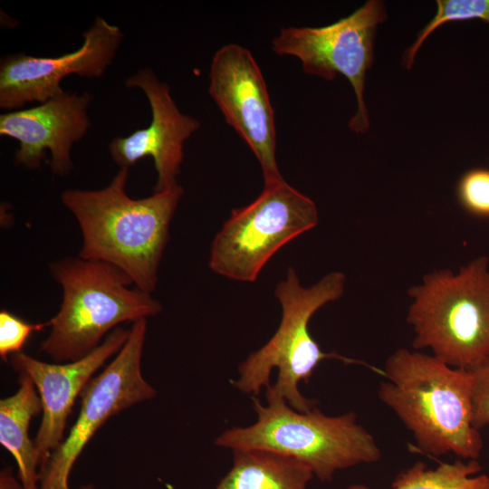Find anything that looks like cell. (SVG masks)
<instances>
[{
    "instance_id": "obj_1",
    "label": "cell",
    "mask_w": 489,
    "mask_h": 489,
    "mask_svg": "<svg viewBox=\"0 0 489 489\" xmlns=\"http://www.w3.org/2000/svg\"><path fill=\"white\" fill-rule=\"evenodd\" d=\"M129 169L120 168L98 190L71 188L62 204L77 220L82 237L79 257L100 261L123 272L135 287L151 293L169 239V226L184 189L134 199L126 192Z\"/></svg>"
},
{
    "instance_id": "obj_2",
    "label": "cell",
    "mask_w": 489,
    "mask_h": 489,
    "mask_svg": "<svg viewBox=\"0 0 489 489\" xmlns=\"http://www.w3.org/2000/svg\"><path fill=\"white\" fill-rule=\"evenodd\" d=\"M378 391L409 429L418 450L477 460L483 439L473 425L474 375L435 356L400 349L386 361Z\"/></svg>"
},
{
    "instance_id": "obj_3",
    "label": "cell",
    "mask_w": 489,
    "mask_h": 489,
    "mask_svg": "<svg viewBox=\"0 0 489 489\" xmlns=\"http://www.w3.org/2000/svg\"><path fill=\"white\" fill-rule=\"evenodd\" d=\"M62 290L57 313L40 350L54 362L80 360L94 350L118 325L158 314L163 307L151 293L134 286L107 263L67 257L49 266Z\"/></svg>"
},
{
    "instance_id": "obj_4",
    "label": "cell",
    "mask_w": 489,
    "mask_h": 489,
    "mask_svg": "<svg viewBox=\"0 0 489 489\" xmlns=\"http://www.w3.org/2000/svg\"><path fill=\"white\" fill-rule=\"evenodd\" d=\"M268 405L254 398L257 421L246 427L225 430L216 445L236 449L273 451L298 459L321 482L335 473L379 461L381 452L373 436L356 422L353 412L328 417L318 408L302 413L291 408L270 386Z\"/></svg>"
},
{
    "instance_id": "obj_5",
    "label": "cell",
    "mask_w": 489,
    "mask_h": 489,
    "mask_svg": "<svg viewBox=\"0 0 489 489\" xmlns=\"http://www.w3.org/2000/svg\"><path fill=\"white\" fill-rule=\"evenodd\" d=\"M345 279L342 273L334 272L304 287L296 271L289 267L274 292L283 311L279 328L265 345L240 364V377L233 384L242 392L254 396L263 387L270 386L296 411L305 413L314 408L316 401L304 398L299 392L298 383H308L324 359L348 360L323 352L310 333L309 321L320 308L342 295Z\"/></svg>"
},
{
    "instance_id": "obj_6",
    "label": "cell",
    "mask_w": 489,
    "mask_h": 489,
    "mask_svg": "<svg viewBox=\"0 0 489 489\" xmlns=\"http://www.w3.org/2000/svg\"><path fill=\"white\" fill-rule=\"evenodd\" d=\"M408 321L416 349L430 348L448 366L473 371L489 359V268L482 256L454 274L427 275L410 289Z\"/></svg>"
},
{
    "instance_id": "obj_7",
    "label": "cell",
    "mask_w": 489,
    "mask_h": 489,
    "mask_svg": "<svg viewBox=\"0 0 489 489\" xmlns=\"http://www.w3.org/2000/svg\"><path fill=\"white\" fill-rule=\"evenodd\" d=\"M318 209L285 180L264 185L249 205L235 208L211 244L209 267L216 274L254 282L283 245L318 224Z\"/></svg>"
},
{
    "instance_id": "obj_8",
    "label": "cell",
    "mask_w": 489,
    "mask_h": 489,
    "mask_svg": "<svg viewBox=\"0 0 489 489\" xmlns=\"http://www.w3.org/2000/svg\"><path fill=\"white\" fill-rule=\"evenodd\" d=\"M387 18L384 3L369 0L350 15L321 27H285L272 40L277 55L296 57L303 71L328 81L346 77L357 100V111L349 122L355 133L369 129L364 102L366 72L374 62L378 24Z\"/></svg>"
},
{
    "instance_id": "obj_9",
    "label": "cell",
    "mask_w": 489,
    "mask_h": 489,
    "mask_svg": "<svg viewBox=\"0 0 489 489\" xmlns=\"http://www.w3.org/2000/svg\"><path fill=\"white\" fill-rule=\"evenodd\" d=\"M147 320L132 323L125 344L85 386L81 408L69 434L39 470V489H71L69 478L86 445L111 417L155 398L156 389L144 379L141 358Z\"/></svg>"
},
{
    "instance_id": "obj_10",
    "label": "cell",
    "mask_w": 489,
    "mask_h": 489,
    "mask_svg": "<svg viewBox=\"0 0 489 489\" xmlns=\"http://www.w3.org/2000/svg\"><path fill=\"white\" fill-rule=\"evenodd\" d=\"M208 92L254 154L264 185L284 180L276 161L274 110L252 53L236 43L219 48L210 64Z\"/></svg>"
},
{
    "instance_id": "obj_11",
    "label": "cell",
    "mask_w": 489,
    "mask_h": 489,
    "mask_svg": "<svg viewBox=\"0 0 489 489\" xmlns=\"http://www.w3.org/2000/svg\"><path fill=\"white\" fill-rule=\"evenodd\" d=\"M124 34L118 25L97 16L82 33L75 51L55 57L18 53L0 61V108L20 110L31 102L43 103L64 91L62 81L72 74L101 77L112 63Z\"/></svg>"
},
{
    "instance_id": "obj_12",
    "label": "cell",
    "mask_w": 489,
    "mask_h": 489,
    "mask_svg": "<svg viewBox=\"0 0 489 489\" xmlns=\"http://www.w3.org/2000/svg\"><path fill=\"white\" fill-rule=\"evenodd\" d=\"M125 86L141 90L151 109L149 126L109 144V152L120 168L129 169L139 159H153L157 180L153 193L177 186V177L184 157L185 142L200 128L194 117L181 112L174 101L169 85L161 82L150 68L139 69L128 77Z\"/></svg>"
},
{
    "instance_id": "obj_13",
    "label": "cell",
    "mask_w": 489,
    "mask_h": 489,
    "mask_svg": "<svg viewBox=\"0 0 489 489\" xmlns=\"http://www.w3.org/2000/svg\"><path fill=\"white\" fill-rule=\"evenodd\" d=\"M91 101L89 92L64 91L39 105L2 113L0 135L18 142L14 164L28 170L37 169L49 150L52 172L68 176L73 168L72 145L91 127L88 108Z\"/></svg>"
},
{
    "instance_id": "obj_14",
    "label": "cell",
    "mask_w": 489,
    "mask_h": 489,
    "mask_svg": "<svg viewBox=\"0 0 489 489\" xmlns=\"http://www.w3.org/2000/svg\"><path fill=\"white\" fill-rule=\"evenodd\" d=\"M129 334V330L117 327L94 350L70 362H43L24 352L9 357L13 369L29 377L41 398L42 420L34 440L41 466L65 438L67 419L76 398L95 372L120 350Z\"/></svg>"
},
{
    "instance_id": "obj_15",
    "label": "cell",
    "mask_w": 489,
    "mask_h": 489,
    "mask_svg": "<svg viewBox=\"0 0 489 489\" xmlns=\"http://www.w3.org/2000/svg\"><path fill=\"white\" fill-rule=\"evenodd\" d=\"M16 392L0 400V443L14 456L24 489H39L41 461L29 437L32 418L42 413V402L32 380L19 374Z\"/></svg>"
},
{
    "instance_id": "obj_16",
    "label": "cell",
    "mask_w": 489,
    "mask_h": 489,
    "mask_svg": "<svg viewBox=\"0 0 489 489\" xmlns=\"http://www.w3.org/2000/svg\"><path fill=\"white\" fill-rule=\"evenodd\" d=\"M230 471L215 489H306L314 476L298 459L261 449H236Z\"/></svg>"
},
{
    "instance_id": "obj_17",
    "label": "cell",
    "mask_w": 489,
    "mask_h": 489,
    "mask_svg": "<svg viewBox=\"0 0 489 489\" xmlns=\"http://www.w3.org/2000/svg\"><path fill=\"white\" fill-rule=\"evenodd\" d=\"M481 470L477 460L440 463L436 468L417 462L396 476L390 489H489V475H476ZM346 489L371 488L354 484Z\"/></svg>"
},
{
    "instance_id": "obj_18",
    "label": "cell",
    "mask_w": 489,
    "mask_h": 489,
    "mask_svg": "<svg viewBox=\"0 0 489 489\" xmlns=\"http://www.w3.org/2000/svg\"><path fill=\"white\" fill-rule=\"evenodd\" d=\"M436 13L432 20L417 34L414 43L403 55V66L409 70L424 41L437 27L447 22L481 19L489 23V0H437Z\"/></svg>"
},
{
    "instance_id": "obj_19",
    "label": "cell",
    "mask_w": 489,
    "mask_h": 489,
    "mask_svg": "<svg viewBox=\"0 0 489 489\" xmlns=\"http://www.w3.org/2000/svg\"><path fill=\"white\" fill-rule=\"evenodd\" d=\"M456 194L461 206L478 217H489V169L474 168L459 179Z\"/></svg>"
},
{
    "instance_id": "obj_20",
    "label": "cell",
    "mask_w": 489,
    "mask_h": 489,
    "mask_svg": "<svg viewBox=\"0 0 489 489\" xmlns=\"http://www.w3.org/2000/svg\"><path fill=\"white\" fill-rule=\"evenodd\" d=\"M48 323H30L7 310L0 312V357L9 360L13 354L22 352V349L30 335L47 327Z\"/></svg>"
},
{
    "instance_id": "obj_21",
    "label": "cell",
    "mask_w": 489,
    "mask_h": 489,
    "mask_svg": "<svg viewBox=\"0 0 489 489\" xmlns=\"http://www.w3.org/2000/svg\"><path fill=\"white\" fill-rule=\"evenodd\" d=\"M472 372L473 425L479 430L489 425V359Z\"/></svg>"
},
{
    "instance_id": "obj_22",
    "label": "cell",
    "mask_w": 489,
    "mask_h": 489,
    "mask_svg": "<svg viewBox=\"0 0 489 489\" xmlns=\"http://www.w3.org/2000/svg\"><path fill=\"white\" fill-rule=\"evenodd\" d=\"M0 489H24L21 481L14 477L11 468H5L0 473Z\"/></svg>"
},
{
    "instance_id": "obj_23",
    "label": "cell",
    "mask_w": 489,
    "mask_h": 489,
    "mask_svg": "<svg viewBox=\"0 0 489 489\" xmlns=\"http://www.w3.org/2000/svg\"><path fill=\"white\" fill-rule=\"evenodd\" d=\"M77 489H95V486L92 484L89 483L82 484Z\"/></svg>"
}]
</instances>
